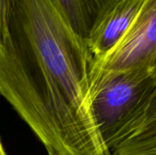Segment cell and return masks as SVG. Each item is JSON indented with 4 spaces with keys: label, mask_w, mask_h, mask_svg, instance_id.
Masks as SVG:
<instances>
[{
    "label": "cell",
    "mask_w": 156,
    "mask_h": 155,
    "mask_svg": "<svg viewBox=\"0 0 156 155\" xmlns=\"http://www.w3.org/2000/svg\"><path fill=\"white\" fill-rule=\"evenodd\" d=\"M90 92L92 114L109 153L156 132V66L105 76Z\"/></svg>",
    "instance_id": "obj_1"
},
{
    "label": "cell",
    "mask_w": 156,
    "mask_h": 155,
    "mask_svg": "<svg viewBox=\"0 0 156 155\" xmlns=\"http://www.w3.org/2000/svg\"><path fill=\"white\" fill-rule=\"evenodd\" d=\"M156 66V0H145L134 21L103 55L92 58L90 86L101 78Z\"/></svg>",
    "instance_id": "obj_2"
},
{
    "label": "cell",
    "mask_w": 156,
    "mask_h": 155,
    "mask_svg": "<svg viewBox=\"0 0 156 155\" xmlns=\"http://www.w3.org/2000/svg\"><path fill=\"white\" fill-rule=\"evenodd\" d=\"M0 155H6L5 154V150H4V148H3V145H2L1 142H0Z\"/></svg>",
    "instance_id": "obj_6"
},
{
    "label": "cell",
    "mask_w": 156,
    "mask_h": 155,
    "mask_svg": "<svg viewBox=\"0 0 156 155\" xmlns=\"http://www.w3.org/2000/svg\"><path fill=\"white\" fill-rule=\"evenodd\" d=\"M9 1L10 0H0V42H2L6 36V21Z\"/></svg>",
    "instance_id": "obj_5"
},
{
    "label": "cell",
    "mask_w": 156,
    "mask_h": 155,
    "mask_svg": "<svg viewBox=\"0 0 156 155\" xmlns=\"http://www.w3.org/2000/svg\"><path fill=\"white\" fill-rule=\"evenodd\" d=\"M145 0H122L90 35L87 46L97 58L110 50L129 28Z\"/></svg>",
    "instance_id": "obj_3"
},
{
    "label": "cell",
    "mask_w": 156,
    "mask_h": 155,
    "mask_svg": "<svg viewBox=\"0 0 156 155\" xmlns=\"http://www.w3.org/2000/svg\"><path fill=\"white\" fill-rule=\"evenodd\" d=\"M122 0H57L75 33L88 42L92 32Z\"/></svg>",
    "instance_id": "obj_4"
}]
</instances>
